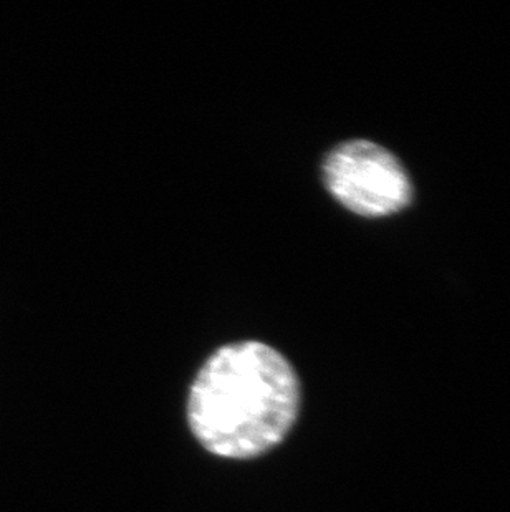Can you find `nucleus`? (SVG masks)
I'll return each mask as SVG.
<instances>
[{
    "mask_svg": "<svg viewBox=\"0 0 510 512\" xmlns=\"http://www.w3.org/2000/svg\"><path fill=\"white\" fill-rule=\"evenodd\" d=\"M300 408L294 367L262 342L224 345L209 357L189 392V426L212 455L251 459L274 450Z\"/></svg>",
    "mask_w": 510,
    "mask_h": 512,
    "instance_id": "obj_1",
    "label": "nucleus"
},
{
    "mask_svg": "<svg viewBox=\"0 0 510 512\" xmlns=\"http://www.w3.org/2000/svg\"><path fill=\"white\" fill-rule=\"evenodd\" d=\"M323 181L338 203L366 218L398 213L413 198L411 179L400 161L371 141L333 148L323 163Z\"/></svg>",
    "mask_w": 510,
    "mask_h": 512,
    "instance_id": "obj_2",
    "label": "nucleus"
}]
</instances>
